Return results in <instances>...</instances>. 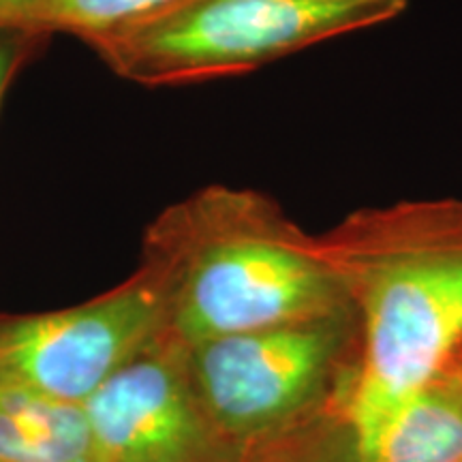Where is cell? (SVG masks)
Here are the masks:
<instances>
[{
	"label": "cell",
	"mask_w": 462,
	"mask_h": 462,
	"mask_svg": "<svg viewBox=\"0 0 462 462\" xmlns=\"http://www.w3.org/2000/svg\"><path fill=\"white\" fill-rule=\"evenodd\" d=\"M315 240L362 323L346 411L360 460L462 349V199L357 208Z\"/></svg>",
	"instance_id": "1"
},
{
	"label": "cell",
	"mask_w": 462,
	"mask_h": 462,
	"mask_svg": "<svg viewBox=\"0 0 462 462\" xmlns=\"http://www.w3.org/2000/svg\"><path fill=\"white\" fill-rule=\"evenodd\" d=\"M163 274L167 323L184 345L354 315L317 246L268 195L206 187L148 231Z\"/></svg>",
	"instance_id": "2"
},
{
	"label": "cell",
	"mask_w": 462,
	"mask_h": 462,
	"mask_svg": "<svg viewBox=\"0 0 462 462\" xmlns=\"http://www.w3.org/2000/svg\"><path fill=\"white\" fill-rule=\"evenodd\" d=\"M411 0H180L84 39L125 82L178 88L242 78L317 45L379 28Z\"/></svg>",
	"instance_id": "3"
},
{
	"label": "cell",
	"mask_w": 462,
	"mask_h": 462,
	"mask_svg": "<svg viewBox=\"0 0 462 462\" xmlns=\"http://www.w3.org/2000/svg\"><path fill=\"white\" fill-rule=\"evenodd\" d=\"M167 323L163 274L140 273L106 296L56 313L0 319V388L84 402Z\"/></svg>",
	"instance_id": "4"
},
{
	"label": "cell",
	"mask_w": 462,
	"mask_h": 462,
	"mask_svg": "<svg viewBox=\"0 0 462 462\" xmlns=\"http://www.w3.org/2000/svg\"><path fill=\"white\" fill-rule=\"evenodd\" d=\"M345 317L289 323L190 346V381L225 435H257L306 407L337 360Z\"/></svg>",
	"instance_id": "5"
},
{
	"label": "cell",
	"mask_w": 462,
	"mask_h": 462,
	"mask_svg": "<svg viewBox=\"0 0 462 462\" xmlns=\"http://www.w3.org/2000/svg\"><path fill=\"white\" fill-rule=\"evenodd\" d=\"M101 462H217L215 421L193 381L152 346L82 402Z\"/></svg>",
	"instance_id": "6"
},
{
	"label": "cell",
	"mask_w": 462,
	"mask_h": 462,
	"mask_svg": "<svg viewBox=\"0 0 462 462\" xmlns=\"http://www.w3.org/2000/svg\"><path fill=\"white\" fill-rule=\"evenodd\" d=\"M356 462H462V374L448 366L426 381Z\"/></svg>",
	"instance_id": "7"
},
{
	"label": "cell",
	"mask_w": 462,
	"mask_h": 462,
	"mask_svg": "<svg viewBox=\"0 0 462 462\" xmlns=\"http://www.w3.org/2000/svg\"><path fill=\"white\" fill-rule=\"evenodd\" d=\"M0 462H101L82 402L0 388Z\"/></svg>",
	"instance_id": "8"
},
{
	"label": "cell",
	"mask_w": 462,
	"mask_h": 462,
	"mask_svg": "<svg viewBox=\"0 0 462 462\" xmlns=\"http://www.w3.org/2000/svg\"><path fill=\"white\" fill-rule=\"evenodd\" d=\"M180 0H43L24 26L56 34H69L78 42L112 28L157 14Z\"/></svg>",
	"instance_id": "9"
},
{
	"label": "cell",
	"mask_w": 462,
	"mask_h": 462,
	"mask_svg": "<svg viewBox=\"0 0 462 462\" xmlns=\"http://www.w3.org/2000/svg\"><path fill=\"white\" fill-rule=\"evenodd\" d=\"M51 34L22 24H0V109L20 73L48 50Z\"/></svg>",
	"instance_id": "10"
},
{
	"label": "cell",
	"mask_w": 462,
	"mask_h": 462,
	"mask_svg": "<svg viewBox=\"0 0 462 462\" xmlns=\"http://www.w3.org/2000/svg\"><path fill=\"white\" fill-rule=\"evenodd\" d=\"M43 0H0V24H22Z\"/></svg>",
	"instance_id": "11"
},
{
	"label": "cell",
	"mask_w": 462,
	"mask_h": 462,
	"mask_svg": "<svg viewBox=\"0 0 462 462\" xmlns=\"http://www.w3.org/2000/svg\"><path fill=\"white\" fill-rule=\"evenodd\" d=\"M449 366H454V368H456V371H458V373L462 374V349L458 351V354H456V356H454V360H452V362H449Z\"/></svg>",
	"instance_id": "12"
}]
</instances>
